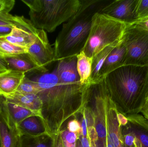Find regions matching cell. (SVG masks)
<instances>
[{
  "instance_id": "3957f363",
  "label": "cell",
  "mask_w": 148,
  "mask_h": 147,
  "mask_svg": "<svg viewBox=\"0 0 148 147\" xmlns=\"http://www.w3.org/2000/svg\"><path fill=\"white\" fill-rule=\"evenodd\" d=\"M110 1L81 0L80 8L63 24L56 37L53 48L55 62L77 56L82 51L89 35L93 16Z\"/></svg>"
},
{
  "instance_id": "8992f818",
  "label": "cell",
  "mask_w": 148,
  "mask_h": 147,
  "mask_svg": "<svg viewBox=\"0 0 148 147\" xmlns=\"http://www.w3.org/2000/svg\"><path fill=\"white\" fill-rule=\"evenodd\" d=\"M126 48L124 65L148 66V31L127 25L122 37Z\"/></svg>"
},
{
  "instance_id": "ffe728a7",
  "label": "cell",
  "mask_w": 148,
  "mask_h": 147,
  "mask_svg": "<svg viewBox=\"0 0 148 147\" xmlns=\"http://www.w3.org/2000/svg\"><path fill=\"white\" fill-rule=\"evenodd\" d=\"M77 69L82 85L90 83L92 70V60L82 51L77 56Z\"/></svg>"
},
{
  "instance_id": "4dcf8cb0",
  "label": "cell",
  "mask_w": 148,
  "mask_h": 147,
  "mask_svg": "<svg viewBox=\"0 0 148 147\" xmlns=\"http://www.w3.org/2000/svg\"><path fill=\"white\" fill-rule=\"evenodd\" d=\"M53 146L52 147H64L60 133L52 135Z\"/></svg>"
},
{
  "instance_id": "f35d334b",
  "label": "cell",
  "mask_w": 148,
  "mask_h": 147,
  "mask_svg": "<svg viewBox=\"0 0 148 147\" xmlns=\"http://www.w3.org/2000/svg\"><path fill=\"white\" fill-rule=\"evenodd\" d=\"M5 58V56L1 52V51H0V58H3V59Z\"/></svg>"
},
{
  "instance_id": "603a6c76",
  "label": "cell",
  "mask_w": 148,
  "mask_h": 147,
  "mask_svg": "<svg viewBox=\"0 0 148 147\" xmlns=\"http://www.w3.org/2000/svg\"><path fill=\"white\" fill-rule=\"evenodd\" d=\"M0 51L5 57L25 54L27 49L10 43L2 36L0 37Z\"/></svg>"
},
{
  "instance_id": "9a60e30c",
  "label": "cell",
  "mask_w": 148,
  "mask_h": 147,
  "mask_svg": "<svg viewBox=\"0 0 148 147\" xmlns=\"http://www.w3.org/2000/svg\"><path fill=\"white\" fill-rule=\"evenodd\" d=\"M25 77L24 72L10 70L0 74V95L5 96L15 92Z\"/></svg>"
},
{
  "instance_id": "7c38bea8",
  "label": "cell",
  "mask_w": 148,
  "mask_h": 147,
  "mask_svg": "<svg viewBox=\"0 0 148 147\" xmlns=\"http://www.w3.org/2000/svg\"><path fill=\"white\" fill-rule=\"evenodd\" d=\"M77 56L58 61L55 68L60 81L66 84L81 83L77 69Z\"/></svg>"
},
{
  "instance_id": "5b68a950",
  "label": "cell",
  "mask_w": 148,
  "mask_h": 147,
  "mask_svg": "<svg viewBox=\"0 0 148 147\" xmlns=\"http://www.w3.org/2000/svg\"><path fill=\"white\" fill-rule=\"evenodd\" d=\"M127 26L125 23L97 12L93 16L89 35L82 51L93 60L107 47L117 45L121 42Z\"/></svg>"
},
{
  "instance_id": "30bf717a",
  "label": "cell",
  "mask_w": 148,
  "mask_h": 147,
  "mask_svg": "<svg viewBox=\"0 0 148 147\" xmlns=\"http://www.w3.org/2000/svg\"><path fill=\"white\" fill-rule=\"evenodd\" d=\"M106 101L108 136L113 147H124L121 129L117 117L118 111L110 98L108 90Z\"/></svg>"
},
{
  "instance_id": "484cf974",
  "label": "cell",
  "mask_w": 148,
  "mask_h": 147,
  "mask_svg": "<svg viewBox=\"0 0 148 147\" xmlns=\"http://www.w3.org/2000/svg\"><path fill=\"white\" fill-rule=\"evenodd\" d=\"M64 147H76V142L79 136L77 134L69 131L67 129H62L60 132Z\"/></svg>"
},
{
  "instance_id": "f546056e",
  "label": "cell",
  "mask_w": 148,
  "mask_h": 147,
  "mask_svg": "<svg viewBox=\"0 0 148 147\" xmlns=\"http://www.w3.org/2000/svg\"><path fill=\"white\" fill-rule=\"evenodd\" d=\"M13 0H0V13H9L15 4Z\"/></svg>"
},
{
  "instance_id": "44dd1931",
  "label": "cell",
  "mask_w": 148,
  "mask_h": 147,
  "mask_svg": "<svg viewBox=\"0 0 148 147\" xmlns=\"http://www.w3.org/2000/svg\"><path fill=\"white\" fill-rule=\"evenodd\" d=\"M53 138L49 134L38 136L22 135L17 147H52Z\"/></svg>"
},
{
  "instance_id": "1f68e13d",
  "label": "cell",
  "mask_w": 148,
  "mask_h": 147,
  "mask_svg": "<svg viewBox=\"0 0 148 147\" xmlns=\"http://www.w3.org/2000/svg\"><path fill=\"white\" fill-rule=\"evenodd\" d=\"M130 25L148 31V17L143 20L137 21L135 23Z\"/></svg>"
},
{
  "instance_id": "ba28073f",
  "label": "cell",
  "mask_w": 148,
  "mask_h": 147,
  "mask_svg": "<svg viewBox=\"0 0 148 147\" xmlns=\"http://www.w3.org/2000/svg\"><path fill=\"white\" fill-rule=\"evenodd\" d=\"M138 2L139 0L111 1L100 13L130 25L137 21L136 11Z\"/></svg>"
},
{
  "instance_id": "d6a6232c",
  "label": "cell",
  "mask_w": 148,
  "mask_h": 147,
  "mask_svg": "<svg viewBox=\"0 0 148 147\" xmlns=\"http://www.w3.org/2000/svg\"><path fill=\"white\" fill-rule=\"evenodd\" d=\"M14 26H0V37L8 34L12 31Z\"/></svg>"
},
{
  "instance_id": "d4e9b609",
  "label": "cell",
  "mask_w": 148,
  "mask_h": 147,
  "mask_svg": "<svg viewBox=\"0 0 148 147\" xmlns=\"http://www.w3.org/2000/svg\"><path fill=\"white\" fill-rule=\"evenodd\" d=\"M126 124L121 126L124 147H141L139 141L134 135L129 130Z\"/></svg>"
},
{
  "instance_id": "277c9868",
  "label": "cell",
  "mask_w": 148,
  "mask_h": 147,
  "mask_svg": "<svg viewBox=\"0 0 148 147\" xmlns=\"http://www.w3.org/2000/svg\"><path fill=\"white\" fill-rule=\"evenodd\" d=\"M29 8L30 20L37 29L48 33L66 22L78 11L81 0H22Z\"/></svg>"
},
{
  "instance_id": "5bb4252c",
  "label": "cell",
  "mask_w": 148,
  "mask_h": 147,
  "mask_svg": "<svg viewBox=\"0 0 148 147\" xmlns=\"http://www.w3.org/2000/svg\"><path fill=\"white\" fill-rule=\"evenodd\" d=\"M127 127L136 136L141 147H148V120L141 114L126 116Z\"/></svg>"
},
{
  "instance_id": "74e56055",
  "label": "cell",
  "mask_w": 148,
  "mask_h": 147,
  "mask_svg": "<svg viewBox=\"0 0 148 147\" xmlns=\"http://www.w3.org/2000/svg\"><path fill=\"white\" fill-rule=\"evenodd\" d=\"M76 147H82V144H81V141H80V138L77 139L76 142Z\"/></svg>"
},
{
  "instance_id": "8d00e7d4",
  "label": "cell",
  "mask_w": 148,
  "mask_h": 147,
  "mask_svg": "<svg viewBox=\"0 0 148 147\" xmlns=\"http://www.w3.org/2000/svg\"><path fill=\"white\" fill-rule=\"evenodd\" d=\"M107 147H113L110 141L108 136V134H107Z\"/></svg>"
},
{
  "instance_id": "7402d4cb",
  "label": "cell",
  "mask_w": 148,
  "mask_h": 147,
  "mask_svg": "<svg viewBox=\"0 0 148 147\" xmlns=\"http://www.w3.org/2000/svg\"><path fill=\"white\" fill-rule=\"evenodd\" d=\"M117 45H111L107 47L101 51L92 60V70L89 84L95 83L99 82L98 79L99 72L105 60L113 51V49L115 48Z\"/></svg>"
},
{
  "instance_id": "d590c367",
  "label": "cell",
  "mask_w": 148,
  "mask_h": 147,
  "mask_svg": "<svg viewBox=\"0 0 148 147\" xmlns=\"http://www.w3.org/2000/svg\"><path fill=\"white\" fill-rule=\"evenodd\" d=\"M140 114L148 120V97L147 102L141 111Z\"/></svg>"
},
{
  "instance_id": "836d02e7",
  "label": "cell",
  "mask_w": 148,
  "mask_h": 147,
  "mask_svg": "<svg viewBox=\"0 0 148 147\" xmlns=\"http://www.w3.org/2000/svg\"><path fill=\"white\" fill-rule=\"evenodd\" d=\"M9 69L8 68L7 63L4 58H0V74L8 71Z\"/></svg>"
},
{
  "instance_id": "2e32d148",
  "label": "cell",
  "mask_w": 148,
  "mask_h": 147,
  "mask_svg": "<svg viewBox=\"0 0 148 147\" xmlns=\"http://www.w3.org/2000/svg\"><path fill=\"white\" fill-rule=\"evenodd\" d=\"M3 97L9 101L37 112L42 117V102L37 94H20L14 92L11 95Z\"/></svg>"
},
{
  "instance_id": "cb8c5ba5",
  "label": "cell",
  "mask_w": 148,
  "mask_h": 147,
  "mask_svg": "<svg viewBox=\"0 0 148 147\" xmlns=\"http://www.w3.org/2000/svg\"><path fill=\"white\" fill-rule=\"evenodd\" d=\"M39 91L40 88L37 83L26 76L15 92L20 94H37Z\"/></svg>"
},
{
  "instance_id": "4fadbf2b",
  "label": "cell",
  "mask_w": 148,
  "mask_h": 147,
  "mask_svg": "<svg viewBox=\"0 0 148 147\" xmlns=\"http://www.w3.org/2000/svg\"><path fill=\"white\" fill-rule=\"evenodd\" d=\"M126 55V47L122 40L121 42L113 49L105 60L99 72V82L113 71L124 66Z\"/></svg>"
},
{
  "instance_id": "d6986e66",
  "label": "cell",
  "mask_w": 148,
  "mask_h": 147,
  "mask_svg": "<svg viewBox=\"0 0 148 147\" xmlns=\"http://www.w3.org/2000/svg\"><path fill=\"white\" fill-rule=\"evenodd\" d=\"M9 70L25 73L40 72V70L29 58L26 54L4 58Z\"/></svg>"
},
{
  "instance_id": "f1b7e54d",
  "label": "cell",
  "mask_w": 148,
  "mask_h": 147,
  "mask_svg": "<svg viewBox=\"0 0 148 147\" xmlns=\"http://www.w3.org/2000/svg\"><path fill=\"white\" fill-rule=\"evenodd\" d=\"M67 129H68L69 131L77 134L78 136L82 135L81 123L77 118L70 120L68 122Z\"/></svg>"
},
{
  "instance_id": "e575fe53",
  "label": "cell",
  "mask_w": 148,
  "mask_h": 147,
  "mask_svg": "<svg viewBox=\"0 0 148 147\" xmlns=\"http://www.w3.org/2000/svg\"><path fill=\"white\" fill-rule=\"evenodd\" d=\"M79 138L81 141L82 147H90V143L88 138L84 137L82 135L79 136Z\"/></svg>"
},
{
  "instance_id": "8fae6325",
  "label": "cell",
  "mask_w": 148,
  "mask_h": 147,
  "mask_svg": "<svg viewBox=\"0 0 148 147\" xmlns=\"http://www.w3.org/2000/svg\"><path fill=\"white\" fill-rule=\"evenodd\" d=\"M0 111L8 123L17 127L21 122L30 117L37 116L43 120L41 115L37 112L9 101L1 95Z\"/></svg>"
},
{
  "instance_id": "4316f807",
  "label": "cell",
  "mask_w": 148,
  "mask_h": 147,
  "mask_svg": "<svg viewBox=\"0 0 148 147\" xmlns=\"http://www.w3.org/2000/svg\"><path fill=\"white\" fill-rule=\"evenodd\" d=\"M20 16H13L8 13H0V26L16 25L20 20Z\"/></svg>"
},
{
  "instance_id": "6da1fadb",
  "label": "cell",
  "mask_w": 148,
  "mask_h": 147,
  "mask_svg": "<svg viewBox=\"0 0 148 147\" xmlns=\"http://www.w3.org/2000/svg\"><path fill=\"white\" fill-rule=\"evenodd\" d=\"M29 79L40 88L37 95L42 102L43 122L51 136L60 133L69 119L81 114L88 104L89 84L62 83L55 69Z\"/></svg>"
},
{
  "instance_id": "7a4b0ae2",
  "label": "cell",
  "mask_w": 148,
  "mask_h": 147,
  "mask_svg": "<svg viewBox=\"0 0 148 147\" xmlns=\"http://www.w3.org/2000/svg\"><path fill=\"white\" fill-rule=\"evenodd\" d=\"M104 82L120 113H141L148 97V66H123L108 74Z\"/></svg>"
},
{
  "instance_id": "ab89813d",
  "label": "cell",
  "mask_w": 148,
  "mask_h": 147,
  "mask_svg": "<svg viewBox=\"0 0 148 147\" xmlns=\"http://www.w3.org/2000/svg\"><path fill=\"white\" fill-rule=\"evenodd\" d=\"M0 147H1V139H0Z\"/></svg>"
},
{
  "instance_id": "9c48e42d",
  "label": "cell",
  "mask_w": 148,
  "mask_h": 147,
  "mask_svg": "<svg viewBox=\"0 0 148 147\" xmlns=\"http://www.w3.org/2000/svg\"><path fill=\"white\" fill-rule=\"evenodd\" d=\"M38 30L30 20L21 16L11 32L3 37L10 43L27 49L35 41Z\"/></svg>"
},
{
  "instance_id": "52a82bcc",
  "label": "cell",
  "mask_w": 148,
  "mask_h": 147,
  "mask_svg": "<svg viewBox=\"0 0 148 147\" xmlns=\"http://www.w3.org/2000/svg\"><path fill=\"white\" fill-rule=\"evenodd\" d=\"M27 57L42 73L47 72V66L55 62L53 48L49 42L46 31L39 29L34 42L27 49Z\"/></svg>"
},
{
  "instance_id": "e0dca14e",
  "label": "cell",
  "mask_w": 148,
  "mask_h": 147,
  "mask_svg": "<svg viewBox=\"0 0 148 147\" xmlns=\"http://www.w3.org/2000/svg\"><path fill=\"white\" fill-rule=\"evenodd\" d=\"M21 136L17 127L8 124L0 111L1 147H17Z\"/></svg>"
},
{
  "instance_id": "ac0fdd59",
  "label": "cell",
  "mask_w": 148,
  "mask_h": 147,
  "mask_svg": "<svg viewBox=\"0 0 148 147\" xmlns=\"http://www.w3.org/2000/svg\"><path fill=\"white\" fill-rule=\"evenodd\" d=\"M17 128L21 135L35 136L48 133L43 120L37 116L26 118L18 124Z\"/></svg>"
},
{
  "instance_id": "83f0119b",
  "label": "cell",
  "mask_w": 148,
  "mask_h": 147,
  "mask_svg": "<svg viewBox=\"0 0 148 147\" xmlns=\"http://www.w3.org/2000/svg\"><path fill=\"white\" fill-rule=\"evenodd\" d=\"M136 14L137 21L148 18V0H139Z\"/></svg>"
}]
</instances>
